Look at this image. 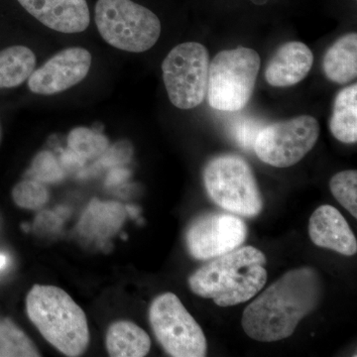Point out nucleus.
<instances>
[{"label": "nucleus", "mask_w": 357, "mask_h": 357, "mask_svg": "<svg viewBox=\"0 0 357 357\" xmlns=\"http://www.w3.org/2000/svg\"><path fill=\"white\" fill-rule=\"evenodd\" d=\"M321 277L311 267L291 270L244 310L241 325L252 340L273 342L293 335L321 300Z\"/></svg>", "instance_id": "f257e3e1"}, {"label": "nucleus", "mask_w": 357, "mask_h": 357, "mask_svg": "<svg viewBox=\"0 0 357 357\" xmlns=\"http://www.w3.org/2000/svg\"><path fill=\"white\" fill-rule=\"evenodd\" d=\"M266 257L259 249L244 246L218 256L190 276L192 292L220 307L248 302L267 281Z\"/></svg>", "instance_id": "f03ea898"}, {"label": "nucleus", "mask_w": 357, "mask_h": 357, "mask_svg": "<svg viewBox=\"0 0 357 357\" xmlns=\"http://www.w3.org/2000/svg\"><path fill=\"white\" fill-rule=\"evenodd\" d=\"M28 318L42 337L66 356L86 351L91 340L84 310L63 289L34 285L26 297Z\"/></svg>", "instance_id": "7ed1b4c3"}, {"label": "nucleus", "mask_w": 357, "mask_h": 357, "mask_svg": "<svg viewBox=\"0 0 357 357\" xmlns=\"http://www.w3.org/2000/svg\"><path fill=\"white\" fill-rule=\"evenodd\" d=\"M95 21L107 44L130 53L151 49L162 31L158 16L132 0H98Z\"/></svg>", "instance_id": "20e7f679"}, {"label": "nucleus", "mask_w": 357, "mask_h": 357, "mask_svg": "<svg viewBox=\"0 0 357 357\" xmlns=\"http://www.w3.org/2000/svg\"><path fill=\"white\" fill-rule=\"evenodd\" d=\"M260 57L246 47L220 52L208 69V103L220 112H239L248 105L255 91Z\"/></svg>", "instance_id": "39448f33"}, {"label": "nucleus", "mask_w": 357, "mask_h": 357, "mask_svg": "<svg viewBox=\"0 0 357 357\" xmlns=\"http://www.w3.org/2000/svg\"><path fill=\"white\" fill-rule=\"evenodd\" d=\"M208 197L234 215L255 218L261 213L263 199L248 162L237 155H220L211 159L204 170Z\"/></svg>", "instance_id": "423d86ee"}, {"label": "nucleus", "mask_w": 357, "mask_h": 357, "mask_svg": "<svg viewBox=\"0 0 357 357\" xmlns=\"http://www.w3.org/2000/svg\"><path fill=\"white\" fill-rule=\"evenodd\" d=\"M210 55L198 42L174 47L162 63L169 100L180 109H192L204 102L208 91Z\"/></svg>", "instance_id": "0eeeda50"}, {"label": "nucleus", "mask_w": 357, "mask_h": 357, "mask_svg": "<svg viewBox=\"0 0 357 357\" xmlns=\"http://www.w3.org/2000/svg\"><path fill=\"white\" fill-rule=\"evenodd\" d=\"M149 321L169 356H206L208 344L203 330L175 294L167 292L155 298L149 309Z\"/></svg>", "instance_id": "6e6552de"}, {"label": "nucleus", "mask_w": 357, "mask_h": 357, "mask_svg": "<svg viewBox=\"0 0 357 357\" xmlns=\"http://www.w3.org/2000/svg\"><path fill=\"white\" fill-rule=\"evenodd\" d=\"M319 136L318 121L310 115H301L263 126L253 150L263 163L288 168L299 163L311 151Z\"/></svg>", "instance_id": "1a4fd4ad"}, {"label": "nucleus", "mask_w": 357, "mask_h": 357, "mask_svg": "<svg viewBox=\"0 0 357 357\" xmlns=\"http://www.w3.org/2000/svg\"><path fill=\"white\" fill-rule=\"evenodd\" d=\"M248 236L245 222L230 213H208L191 223L185 234L190 255L208 260L238 248Z\"/></svg>", "instance_id": "9d476101"}, {"label": "nucleus", "mask_w": 357, "mask_h": 357, "mask_svg": "<svg viewBox=\"0 0 357 357\" xmlns=\"http://www.w3.org/2000/svg\"><path fill=\"white\" fill-rule=\"evenodd\" d=\"M91 54L82 47H70L58 52L28 79L32 93L53 96L77 86L88 76L91 68Z\"/></svg>", "instance_id": "9b49d317"}, {"label": "nucleus", "mask_w": 357, "mask_h": 357, "mask_svg": "<svg viewBox=\"0 0 357 357\" xmlns=\"http://www.w3.org/2000/svg\"><path fill=\"white\" fill-rule=\"evenodd\" d=\"M40 23L54 31L77 34L91 22L86 0H17Z\"/></svg>", "instance_id": "f8f14e48"}, {"label": "nucleus", "mask_w": 357, "mask_h": 357, "mask_svg": "<svg viewBox=\"0 0 357 357\" xmlns=\"http://www.w3.org/2000/svg\"><path fill=\"white\" fill-rule=\"evenodd\" d=\"M309 234L319 248L331 249L345 256L356 255V236L344 215L330 204H324L312 213Z\"/></svg>", "instance_id": "ddd939ff"}, {"label": "nucleus", "mask_w": 357, "mask_h": 357, "mask_svg": "<svg viewBox=\"0 0 357 357\" xmlns=\"http://www.w3.org/2000/svg\"><path fill=\"white\" fill-rule=\"evenodd\" d=\"M314 55L302 42H288L282 45L268 63L265 79L270 86L286 88L299 84L309 74Z\"/></svg>", "instance_id": "4468645a"}, {"label": "nucleus", "mask_w": 357, "mask_h": 357, "mask_svg": "<svg viewBox=\"0 0 357 357\" xmlns=\"http://www.w3.org/2000/svg\"><path fill=\"white\" fill-rule=\"evenodd\" d=\"M105 347L112 357H143L149 354L151 338L130 321H117L107 328Z\"/></svg>", "instance_id": "2eb2a0df"}, {"label": "nucleus", "mask_w": 357, "mask_h": 357, "mask_svg": "<svg viewBox=\"0 0 357 357\" xmlns=\"http://www.w3.org/2000/svg\"><path fill=\"white\" fill-rule=\"evenodd\" d=\"M326 77L333 83H349L357 76V35L349 33L328 48L323 60Z\"/></svg>", "instance_id": "dca6fc26"}, {"label": "nucleus", "mask_w": 357, "mask_h": 357, "mask_svg": "<svg viewBox=\"0 0 357 357\" xmlns=\"http://www.w3.org/2000/svg\"><path fill=\"white\" fill-rule=\"evenodd\" d=\"M34 52L22 45H14L0 51V89L20 86L28 81L36 69Z\"/></svg>", "instance_id": "f3484780"}, {"label": "nucleus", "mask_w": 357, "mask_h": 357, "mask_svg": "<svg viewBox=\"0 0 357 357\" xmlns=\"http://www.w3.org/2000/svg\"><path fill=\"white\" fill-rule=\"evenodd\" d=\"M331 132L338 141L352 144L357 141V84L347 86L335 98L332 117L330 119Z\"/></svg>", "instance_id": "a211bd4d"}, {"label": "nucleus", "mask_w": 357, "mask_h": 357, "mask_svg": "<svg viewBox=\"0 0 357 357\" xmlns=\"http://www.w3.org/2000/svg\"><path fill=\"white\" fill-rule=\"evenodd\" d=\"M34 342L11 319L0 318V357H39Z\"/></svg>", "instance_id": "6ab92c4d"}, {"label": "nucleus", "mask_w": 357, "mask_h": 357, "mask_svg": "<svg viewBox=\"0 0 357 357\" xmlns=\"http://www.w3.org/2000/svg\"><path fill=\"white\" fill-rule=\"evenodd\" d=\"M68 145L70 151L86 161L105 153L109 149V140L93 129L77 128L69 133Z\"/></svg>", "instance_id": "aec40b11"}, {"label": "nucleus", "mask_w": 357, "mask_h": 357, "mask_svg": "<svg viewBox=\"0 0 357 357\" xmlns=\"http://www.w3.org/2000/svg\"><path fill=\"white\" fill-rule=\"evenodd\" d=\"M11 197L20 208L34 211L42 208L48 202L49 191L43 183L35 178H28L14 185Z\"/></svg>", "instance_id": "412c9836"}, {"label": "nucleus", "mask_w": 357, "mask_h": 357, "mask_svg": "<svg viewBox=\"0 0 357 357\" xmlns=\"http://www.w3.org/2000/svg\"><path fill=\"white\" fill-rule=\"evenodd\" d=\"M331 192L335 199L351 215L357 218V172L356 170L342 171L335 174L330 182Z\"/></svg>", "instance_id": "4be33fe9"}, {"label": "nucleus", "mask_w": 357, "mask_h": 357, "mask_svg": "<svg viewBox=\"0 0 357 357\" xmlns=\"http://www.w3.org/2000/svg\"><path fill=\"white\" fill-rule=\"evenodd\" d=\"M35 180L41 183H58L65 177L64 171L59 165L57 159L51 152H40L34 160L30 170Z\"/></svg>", "instance_id": "5701e85b"}, {"label": "nucleus", "mask_w": 357, "mask_h": 357, "mask_svg": "<svg viewBox=\"0 0 357 357\" xmlns=\"http://www.w3.org/2000/svg\"><path fill=\"white\" fill-rule=\"evenodd\" d=\"M263 128L261 122L253 117L241 116L230 126V134L234 141L243 149L253 150L257 134Z\"/></svg>", "instance_id": "b1692460"}, {"label": "nucleus", "mask_w": 357, "mask_h": 357, "mask_svg": "<svg viewBox=\"0 0 357 357\" xmlns=\"http://www.w3.org/2000/svg\"><path fill=\"white\" fill-rule=\"evenodd\" d=\"M6 264H7L6 256L1 255V253H0V269H2V268L6 267Z\"/></svg>", "instance_id": "393cba45"}, {"label": "nucleus", "mask_w": 357, "mask_h": 357, "mask_svg": "<svg viewBox=\"0 0 357 357\" xmlns=\"http://www.w3.org/2000/svg\"><path fill=\"white\" fill-rule=\"evenodd\" d=\"M251 1L257 4V6H262V4L266 3L267 0H251Z\"/></svg>", "instance_id": "a878e982"}, {"label": "nucleus", "mask_w": 357, "mask_h": 357, "mask_svg": "<svg viewBox=\"0 0 357 357\" xmlns=\"http://www.w3.org/2000/svg\"><path fill=\"white\" fill-rule=\"evenodd\" d=\"M0 140H1V128H0Z\"/></svg>", "instance_id": "bb28decb"}]
</instances>
